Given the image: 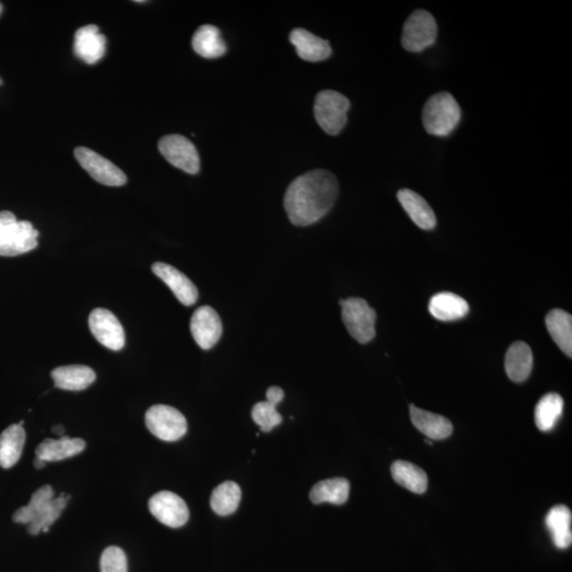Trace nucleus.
Here are the masks:
<instances>
[{
  "instance_id": "obj_1",
  "label": "nucleus",
  "mask_w": 572,
  "mask_h": 572,
  "mask_svg": "<svg viewBox=\"0 0 572 572\" xmlns=\"http://www.w3.org/2000/svg\"><path fill=\"white\" fill-rule=\"evenodd\" d=\"M338 190L337 179L329 171L314 170L298 176L286 189L285 197L291 223L303 227L318 223L334 206Z\"/></svg>"
},
{
  "instance_id": "obj_2",
  "label": "nucleus",
  "mask_w": 572,
  "mask_h": 572,
  "mask_svg": "<svg viewBox=\"0 0 572 572\" xmlns=\"http://www.w3.org/2000/svg\"><path fill=\"white\" fill-rule=\"evenodd\" d=\"M460 119L461 109L456 99L446 92L427 100L422 114L424 129L434 136H448L456 129Z\"/></svg>"
},
{
  "instance_id": "obj_3",
  "label": "nucleus",
  "mask_w": 572,
  "mask_h": 572,
  "mask_svg": "<svg viewBox=\"0 0 572 572\" xmlns=\"http://www.w3.org/2000/svg\"><path fill=\"white\" fill-rule=\"evenodd\" d=\"M342 321L350 335L359 343H368L375 337L376 313L362 298L340 300Z\"/></svg>"
},
{
  "instance_id": "obj_4",
  "label": "nucleus",
  "mask_w": 572,
  "mask_h": 572,
  "mask_svg": "<svg viewBox=\"0 0 572 572\" xmlns=\"http://www.w3.org/2000/svg\"><path fill=\"white\" fill-rule=\"evenodd\" d=\"M350 101L343 94L334 91H322L315 100L314 115L318 124L326 134H340L348 121Z\"/></svg>"
},
{
  "instance_id": "obj_5",
  "label": "nucleus",
  "mask_w": 572,
  "mask_h": 572,
  "mask_svg": "<svg viewBox=\"0 0 572 572\" xmlns=\"http://www.w3.org/2000/svg\"><path fill=\"white\" fill-rule=\"evenodd\" d=\"M146 425L155 437L173 442L186 435L188 425L185 415L168 405H154L146 414Z\"/></svg>"
},
{
  "instance_id": "obj_6",
  "label": "nucleus",
  "mask_w": 572,
  "mask_h": 572,
  "mask_svg": "<svg viewBox=\"0 0 572 572\" xmlns=\"http://www.w3.org/2000/svg\"><path fill=\"white\" fill-rule=\"evenodd\" d=\"M438 26L434 16L424 10H416L405 21L402 45L409 52H421L434 45Z\"/></svg>"
},
{
  "instance_id": "obj_7",
  "label": "nucleus",
  "mask_w": 572,
  "mask_h": 572,
  "mask_svg": "<svg viewBox=\"0 0 572 572\" xmlns=\"http://www.w3.org/2000/svg\"><path fill=\"white\" fill-rule=\"evenodd\" d=\"M38 231L30 222L18 221L14 223L0 222V255L16 257L37 247Z\"/></svg>"
},
{
  "instance_id": "obj_8",
  "label": "nucleus",
  "mask_w": 572,
  "mask_h": 572,
  "mask_svg": "<svg viewBox=\"0 0 572 572\" xmlns=\"http://www.w3.org/2000/svg\"><path fill=\"white\" fill-rule=\"evenodd\" d=\"M159 152L175 168L189 174H197L201 160L197 149L188 138L181 135H168L160 139Z\"/></svg>"
},
{
  "instance_id": "obj_9",
  "label": "nucleus",
  "mask_w": 572,
  "mask_h": 572,
  "mask_svg": "<svg viewBox=\"0 0 572 572\" xmlns=\"http://www.w3.org/2000/svg\"><path fill=\"white\" fill-rule=\"evenodd\" d=\"M75 157L82 168L87 171L94 181L109 187L125 185L127 179L125 172L93 149L85 147L77 148Z\"/></svg>"
},
{
  "instance_id": "obj_10",
  "label": "nucleus",
  "mask_w": 572,
  "mask_h": 572,
  "mask_svg": "<svg viewBox=\"0 0 572 572\" xmlns=\"http://www.w3.org/2000/svg\"><path fill=\"white\" fill-rule=\"evenodd\" d=\"M91 332L96 340L112 351H120L125 343L124 326L107 309H94L88 318Z\"/></svg>"
},
{
  "instance_id": "obj_11",
  "label": "nucleus",
  "mask_w": 572,
  "mask_h": 572,
  "mask_svg": "<svg viewBox=\"0 0 572 572\" xmlns=\"http://www.w3.org/2000/svg\"><path fill=\"white\" fill-rule=\"evenodd\" d=\"M149 509L161 524L171 528L182 527L190 516L185 501L170 491L155 494L149 501Z\"/></svg>"
},
{
  "instance_id": "obj_12",
  "label": "nucleus",
  "mask_w": 572,
  "mask_h": 572,
  "mask_svg": "<svg viewBox=\"0 0 572 572\" xmlns=\"http://www.w3.org/2000/svg\"><path fill=\"white\" fill-rule=\"evenodd\" d=\"M190 330L198 347L209 350L221 340L223 325L216 310L209 305H204L193 313Z\"/></svg>"
},
{
  "instance_id": "obj_13",
  "label": "nucleus",
  "mask_w": 572,
  "mask_h": 572,
  "mask_svg": "<svg viewBox=\"0 0 572 572\" xmlns=\"http://www.w3.org/2000/svg\"><path fill=\"white\" fill-rule=\"evenodd\" d=\"M152 271L173 292L179 302L190 307L197 302L198 291L194 283L181 271L170 264L157 262L152 265Z\"/></svg>"
},
{
  "instance_id": "obj_14",
  "label": "nucleus",
  "mask_w": 572,
  "mask_h": 572,
  "mask_svg": "<svg viewBox=\"0 0 572 572\" xmlns=\"http://www.w3.org/2000/svg\"><path fill=\"white\" fill-rule=\"evenodd\" d=\"M107 43V37L99 33L97 25H87L76 32L74 52L83 62L93 65L104 57Z\"/></svg>"
},
{
  "instance_id": "obj_15",
  "label": "nucleus",
  "mask_w": 572,
  "mask_h": 572,
  "mask_svg": "<svg viewBox=\"0 0 572 572\" xmlns=\"http://www.w3.org/2000/svg\"><path fill=\"white\" fill-rule=\"evenodd\" d=\"M290 41L296 48L299 57L308 62H320L331 57L330 43L302 28L291 32Z\"/></svg>"
},
{
  "instance_id": "obj_16",
  "label": "nucleus",
  "mask_w": 572,
  "mask_h": 572,
  "mask_svg": "<svg viewBox=\"0 0 572 572\" xmlns=\"http://www.w3.org/2000/svg\"><path fill=\"white\" fill-rule=\"evenodd\" d=\"M410 419L416 430L431 440H444L453 434L452 422L446 416L410 405Z\"/></svg>"
},
{
  "instance_id": "obj_17",
  "label": "nucleus",
  "mask_w": 572,
  "mask_h": 572,
  "mask_svg": "<svg viewBox=\"0 0 572 572\" xmlns=\"http://www.w3.org/2000/svg\"><path fill=\"white\" fill-rule=\"evenodd\" d=\"M398 199L409 218L421 230H431L435 229L437 219L434 210L420 194L409 190V189H402L398 192Z\"/></svg>"
},
{
  "instance_id": "obj_18",
  "label": "nucleus",
  "mask_w": 572,
  "mask_h": 572,
  "mask_svg": "<svg viewBox=\"0 0 572 572\" xmlns=\"http://www.w3.org/2000/svg\"><path fill=\"white\" fill-rule=\"evenodd\" d=\"M54 386L59 390L81 391L96 381V374L90 367L70 365L58 367L52 372Z\"/></svg>"
},
{
  "instance_id": "obj_19",
  "label": "nucleus",
  "mask_w": 572,
  "mask_h": 572,
  "mask_svg": "<svg viewBox=\"0 0 572 572\" xmlns=\"http://www.w3.org/2000/svg\"><path fill=\"white\" fill-rule=\"evenodd\" d=\"M85 442L80 438H69L68 436L58 439H46L36 447V457L45 463H54L76 456L85 448Z\"/></svg>"
},
{
  "instance_id": "obj_20",
  "label": "nucleus",
  "mask_w": 572,
  "mask_h": 572,
  "mask_svg": "<svg viewBox=\"0 0 572 572\" xmlns=\"http://www.w3.org/2000/svg\"><path fill=\"white\" fill-rule=\"evenodd\" d=\"M505 372L511 381L523 383L531 375L533 368L532 350L524 342L511 344L505 354Z\"/></svg>"
},
{
  "instance_id": "obj_21",
  "label": "nucleus",
  "mask_w": 572,
  "mask_h": 572,
  "mask_svg": "<svg viewBox=\"0 0 572 572\" xmlns=\"http://www.w3.org/2000/svg\"><path fill=\"white\" fill-rule=\"evenodd\" d=\"M430 312L441 321H454L465 318L470 307L463 297L454 293H439L430 302Z\"/></svg>"
},
{
  "instance_id": "obj_22",
  "label": "nucleus",
  "mask_w": 572,
  "mask_h": 572,
  "mask_svg": "<svg viewBox=\"0 0 572 572\" xmlns=\"http://www.w3.org/2000/svg\"><path fill=\"white\" fill-rule=\"evenodd\" d=\"M545 521L554 545L559 549L569 548L572 543L570 509L564 504L555 505L549 511Z\"/></svg>"
},
{
  "instance_id": "obj_23",
  "label": "nucleus",
  "mask_w": 572,
  "mask_h": 572,
  "mask_svg": "<svg viewBox=\"0 0 572 572\" xmlns=\"http://www.w3.org/2000/svg\"><path fill=\"white\" fill-rule=\"evenodd\" d=\"M26 441V431L23 425L13 424L0 435V466L4 469L12 468L19 463Z\"/></svg>"
},
{
  "instance_id": "obj_24",
  "label": "nucleus",
  "mask_w": 572,
  "mask_h": 572,
  "mask_svg": "<svg viewBox=\"0 0 572 572\" xmlns=\"http://www.w3.org/2000/svg\"><path fill=\"white\" fill-rule=\"evenodd\" d=\"M194 52L203 58L216 59L223 57L227 46L218 28L211 25L199 27L192 37Z\"/></svg>"
},
{
  "instance_id": "obj_25",
  "label": "nucleus",
  "mask_w": 572,
  "mask_h": 572,
  "mask_svg": "<svg viewBox=\"0 0 572 572\" xmlns=\"http://www.w3.org/2000/svg\"><path fill=\"white\" fill-rule=\"evenodd\" d=\"M546 326L550 336L558 347L572 357V318L566 310L555 309L546 316Z\"/></svg>"
},
{
  "instance_id": "obj_26",
  "label": "nucleus",
  "mask_w": 572,
  "mask_h": 572,
  "mask_svg": "<svg viewBox=\"0 0 572 572\" xmlns=\"http://www.w3.org/2000/svg\"><path fill=\"white\" fill-rule=\"evenodd\" d=\"M391 474L398 485L415 494H423L429 486V479L423 470L408 461L398 460L391 465Z\"/></svg>"
},
{
  "instance_id": "obj_27",
  "label": "nucleus",
  "mask_w": 572,
  "mask_h": 572,
  "mask_svg": "<svg viewBox=\"0 0 572 572\" xmlns=\"http://www.w3.org/2000/svg\"><path fill=\"white\" fill-rule=\"evenodd\" d=\"M350 482L344 479H332L316 483L310 493V499L315 504L329 503L343 504L348 501Z\"/></svg>"
},
{
  "instance_id": "obj_28",
  "label": "nucleus",
  "mask_w": 572,
  "mask_h": 572,
  "mask_svg": "<svg viewBox=\"0 0 572 572\" xmlns=\"http://www.w3.org/2000/svg\"><path fill=\"white\" fill-rule=\"evenodd\" d=\"M564 401L558 393H547L538 401L535 420L537 429L541 431H550L557 425L560 415H562Z\"/></svg>"
},
{
  "instance_id": "obj_29",
  "label": "nucleus",
  "mask_w": 572,
  "mask_h": 572,
  "mask_svg": "<svg viewBox=\"0 0 572 572\" xmlns=\"http://www.w3.org/2000/svg\"><path fill=\"white\" fill-rule=\"evenodd\" d=\"M242 497L241 487L233 481H225L214 488L210 498L211 508L221 516L235 513Z\"/></svg>"
},
{
  "instance_id": "obj_30",
  "label": "nucleus",
  "mask_w": 572,
  "mask_h": 572,
  "mask_svg": "<svg viewBox=\"0 0 572 572\" xmlns=\"http://www.w3.org/2000/svg\"><path fill=\"white\" fill-rule=\"evenodd\" d=\"M70 496H65L64 494L60 497L53 498L36 516V520L29 525H27L28 532L31 536H37L38 533L48 532L55 520H58L60 513L65 509Z\"/></svg>"
},
{
  "instance_id": "obj_31",
  "label": "nucleus",
  "mask_w": 572,
  "mask_h": 572,
  "mask_svg": "<svg viewBox=\"0 0 572 572\" xmlns=\"http://www.w3.org/2000/svg\"><path fill=\"white\" fill-rule=\"evenodd\" d=\"M53 498L54 491L52 487L44 486L38 488L33 493L29 504L16 511L13 514V520L15 523L29 525Z\"/></svg>"
},
{
  "instance_id": "obj_32",
  "label": "nucleus",
  "mask_w": 572,
  "mask_h": 572,
  "mask_svg": "<svg viewBox=\"0 0 572 572\" xmlns=\"http://www.w3.org/2000/svg\"><path fill=\"white\" fill-rule=\"evenodd\" d=\"M252 416L255 424L259 425L261 431L264 432L270 431L282 422V416L277 412V407L268 401L255 404Z\"/></svg>"
},
{
  "instance_id": "obj_33",
  "label": "nucleus",
  "mask_w": 572,
  "mask_h": 572,
  "mask_svg": "<svg viewBox=\"0 0 572 572\" xmlns=\"http://www.w3.org/2000/svg\"><path fill=\"white\" fill-rule=\"evenodd\" d=\"M101 572H127L126 555L119 547H109L101 557Z\"/></svg>"
},
{
  "instance_id": "obj_34",
  "label": "nucleus",
  "mask_w": 572,
  "mask_h": 572,
  "mask_svg": "<svg viewBox=\"0 0 572 572\" xmlns=\"http://www.w3.org/2000/svg\"><path fill=\"white\" fill-rule=\"evenodd\" d=\"M266 398H268L269 403L277 407V405L285 399V391H283L280 387L273 386L266 391Z\"/></svg>"
},
{
  "instance_id": "obj_35",
  "label": "nucleus",
  "mask_w": 572,
  "mask_h": 572,
  "mask_svg": "<svg viewBox=\"0 0 572 572\" xmlns=\"http://www.w3.org/2000/svg\"><path fill=\"white\" fill-rule=\"evenodd\" d=\"M0 222L2 223H14V222H18V219L11 211L4 210L0 211Z\"/></svg>"
},
{
  "instance_id": "obj_36",
  "label": "nucleus",
  "mask_w": 572,
  "mask_h": 572,
  "mask_svg": "<svg viewBox=\"0 0 572 572\" xmlns=\"http://www.w3.org/2000/svg\"><path fill=\"white\" fill-rule=\"evenodd\" d=\"M64 431H65V429H64L63 425H55V426L52 427L53 434H57L60 437L64 436Z\"/></svg>"
},
{
  "instance_id": "obj_37",
  "label": "nucleus",
  "mask_w": 572,
  "mask_h": 572,
  "mask_svg": "<svg viewBox=\"0 0 572 572\" xmlns=\"http://www.w3.org/2000/svg\"><path fill=\"white\" fill-rule=\"evenodd\" d=\"M46 463L45 461L42 460L41 458L36 457L35 459V466L37 470H41L43 468H45Z\"/></svg>"
},
{
  "instance_id": "obj_38",
  "label": "nucleus",
  "mask_w": 572,
  "mask_h": 572,
  "mask_svg": "<svg viewBox=\"0 0 572 572\" xmlns=\"http://www.w3.org/2000/svg\"><path fill=\"white\" fill-rule=\"evenodd\" d=\"M2 13H3V4H0V15H2Z\"/></svg>"
},
{
  "instance_id": "obj_39",
  "label": "nucleus",
  "mask_w": 572,
  "mask_h": 572,
  "mask_svg": "<svg viewBox=\"0 0 572 572\" xmlns=\"http://www.w3.org/2000/svg\"><path fill=\"white\" fill-rule=\"evenodd\" d=\"M425 442H426L427 444H430V446H432V442H431V441H429V440H425Z\"/></svg>"
},
{
  "instance_id": "obj_40",
  "label": "nucleus",
  "mask_w": 572,
  "mask_h": 572,
  "mask_svg": "<svg viewBox=\"0 0 572 572\" xmlns=\"http://www.w3.org/2000/svg\"><path fill=\"white\" fill-rule=\"evenodd\" d=\"M3 83H4L3 80L0 79V85H3Z\"/></svg>"
}]
</instances>
